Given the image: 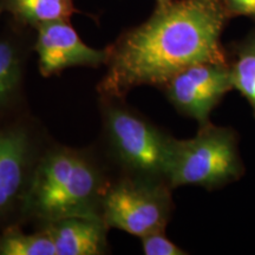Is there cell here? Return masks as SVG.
I'll return each instance as SVG.
<instances>
[{"instance_id":"6da1fadb","label":"cell","mask_w":255,"mask_h":255,"mask_svg":"<svg viewBox=\"0 0 255 255\" xmlns=\"http://www.w3.org/2000/svg\"><path fill=\"white\" fill-rule=\"evenodd\" d=\"M229 19L223 0H171L156 6L145 21L127 28L105 47L98 97L126 98L144 85L161 90L194 64L229 62L221 44Z\"/></svg>"},{"instance_id":"7a4b0ae2","label":"cell","mask_w":255,"mask_h":255,"mask_svg":"<svg viewBox=\"0 0 255 255\" xmlns=\"http://www.w3.org/2000/svg\"><path fill=\"white\" fill-rule=\"evenodd\" d=\"M115 177L97 144L77 148L53 141L34 174L23 226L39 228L70 216L103 220V201Z\"/></svg>"},{"instance_id":"3957f363","label":"cell","mask_w":255,"mask_h":255,"mask_svg":"<svg viewBox=\"0 0 255 255\" xmlns=\"http://www.w3.org/2000/svg\"><path fill=\"white\" fill-rule=\"evenodd\" d=\"M98 108L102 129L97 146L115 176L169 183L177 138L126 98L98 97Z\"/></svg>"},{"instance_id":"277c9868","label":"cell","mask_w":255,"mask_h":255,"mask_svg":"<svg viewBox=\"0 0 255 255\" xmlns=\"http://www.w3.org/2000/svg\"><path fill=\"white\" fill-rule=\"evenodd\" d=\"M53 141L30 110L0 119V231L11 225L23 226L34 174Z\"/></svg>"},{"instance_id":"5b68a950","label":"cell","mask_w":255,"mask_h":255,"mask_svg":"<svg viewBox=\"0 0 255 255\" xmlns=\"http://www.w3.org/2000/svg\"><path fill=\"white\" fill-rule=\"evenodd\" d=\"M245 174L239 151V137L228 127L208 123L199 127L189 139H176L169 183L219 189L235 182Z\"/></svg>"},{"instance_id":"8992f818","label":"cell","mask_w":255,"mask_h":255,"mask_svg":"<svg viewBox=\"0 0 255 255\" xmlns=\"http://www.w3.org/2000/svg\"><path fill=\"white\" fill-rule=\"evenodd\" d=\"M171 191L162 181L117 176L105 194L102 219L109 229L139 239L165 231L174 212Z\"/></svg>"},{"instance_id":"52a82bcc","label":"cell","mask_w":255,"mask_h":255,"mask_svg":"<svg viewBox=\"0 0 255 255\" xmlns=\"http://www.w3.org/2000/svg\"><path fill=\"white\" fill-rule=\"evenodd\" d=\"M182 116L208 124L210 114L233 90L229 62L194 64L171 77L161 89Z\"/></svg>"},{"instance_id":"ba28073f","label":"cell","mask_w":255,"mask_h":255,"mask_svg":"<svg viewBox=\"0 0 255 255\" xmlns=\"http://www.w3.org/2000/svg\"><path fill=\"white\" fill-rule=\"evenodd\" d=\"M33 50L43 77L59 75L69 68L98 69L107 63V50L87 45L70 20L51 21L38 26Z\"/></svg>"},{"instance_id":"9c48e42d","label":"cell","mask_w":255,"mask_h":255,"mask_svg":"<svg viewBox=\"0 0 255 255\" xmlns=\"http://www.w3.org/2000/svg\"><path fill=\"white\" fill-rule=\"evenodd\" d=\"M36 31L8 18L0 32V119L28 110L25 77Z\"/></svg>"},{"instance_id":"30bf717a","label":"cell","mask_w":255,"mask_h":255,"mask_svg":"<svg viewBox=\"0 0 255 255\" xmlns=\"http://www.w3.org/2000/svg\"><path fill=\"white\" fill-rule=\"evenodd\" d=\"M36 229L50 235L57 255H104L111 253L103 220L70 216L56 220Z\"/></svg>"},{"instance_id":"8fae6325","label":"cell","mask_w":255,"mask_h":255,"mask_svg":"<svg viewBox=\"0 0 255 255\" xmlns=\"http://www.w3.org/2000/svg\"><path fill=\"white\" fill-rule=\"evenodd\" d=\"M82 13L75 0H0V14L21 26L36 30L40 25L57 20H70Z\"/></svg>"},{"instance_id":"7c38bea8","label":"cell","mask_w":255,"mask_h":255,"mask_svg":"<svg viewBox=\"0 0 255 255\" xmlns=\"http://www.w3.org/2000/svg\"><path fill=\"white\" fill-rule=\"evenodd\" d=\"M0 255H57L50 235L43 229L25 233L21 225L0 231Z\"/></svg>"},{"instance_id":"4fadbf2b","label":"cell","mask_w":255,"mask_h":255,"mask_svg":"<svg viewBox=\"0 0 255 255\" xmlns=\"http://www.w3.org/2000/svg\"><path fill=\"white\" fill-rule=\"evenodd\" d=\"M233 89L250 103L255 119V31L235 46V57L229 60Z\"/></svg>"},{"instance_id":"5bb4252c","label":"cell","mask_w":255,"mask_h":255,"mask_svg":"<svg viewBox=\"0 0 255 255\" xmlns=\"http://www.w3.org/2000/svg\"><path fill=\"white\" fill-rule=\"evenodd\" d=\"M142 251L145 255H186L187 251L178 247L165 235V231L155 232L141 238Z\"/></svg>"},{"instance_id":"9a60e30c","label":"cell","mask_w":255,"mask_h":255,"mask_svg":"<svg viewBox=\"0 0 255 255\" xmlns=\"http://www.w3.org/2000/svg\"><path fill=\"white\" fill-rule=\"evenodd\" d=\"M232 17H248L255 20V0H223Z\"/></svg>"},{"instance_id":"2e32d148","label":"cell","mask_w":255,"mask_h":255,"mask_svg":"<svg viewBox=\"0 0 255 255\" xmlns=\"http://www.w3.org/2000/svg\"><path fill=\"white\" fill-rule=\"evenodd\" d=\"M155 1H156V6H162V5L168 4V2H170L171 0H155Z\"/></svg>"},{"instance_id":"e0dca14e","label":"cell","mask_w":255,"mask_h":255,"mask_svg":"<svg viewBox=\"0 0 255 255\" xmlns=\"http://www.w3.org/2000/svg\"><path fill=\"white\" fill-rule=\"evenodd\" d=\"M1 15H2V14H0V18H1Z\"/></svg>"}]
</instances>
